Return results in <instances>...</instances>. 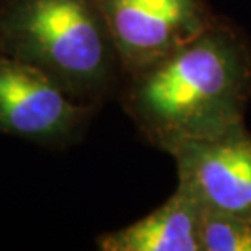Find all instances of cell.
Segmentation results:
<instances>
[{"mask_svg":"<svg viewBox=\"0 0 251 251\" xmlns=\"http://www.w3.org/2000/svg\"><path fill=\"white\" fill-rule=\"evenodd\" d=\"M121 106L145 142L163 152L245 123L251 44L225 18L157 62L127 74Z\"/></svg>","mask_w":251,"mask_h":251,"instance_id":"1","label":"cell"},{"mask_svg":"<svg viewBox=\"0 0 251 251\" xmlns=\"http://www.w3.org/2000/svg\"><path fill=\"white\" fill-rule=\"evenodd\" d=\"M0 52L101 106L123 70L100 0H0Z\"/></svg>","mask_w":251,"mask_h":251,"instance_id":"2","label":"cell"},{"mask_svg":"<svg viewBox=\"0 0 251 251\" xmlns=\"http://www.w3.org/2000/svg\"><path fill=\"white\" fill-rule=\"evenodd\" d=\"M98 109L74 100L39 69L0 52V135L65 149L82 139Z\"/></svg>","mask_w":251,"mask_h":251,"instance_id":"3","label":"cell"},{"mask_svg":"<svg viewBox=\"0 0 251 251\" xmlns=\"http://www.w3.org/2000/svg\"><path fill=\"white\" fill-rule=\"evenodd\" d=\"M100 3L123 77L176 51L219 18L207 0H100Z\"/></svg>","mask_w":251,"mask_h":251,"instance_id":"4","label":"cell"},{"mask_svg":"<svg viewBox=\"0 0 251 251\" xmlns=\"http://www.w3.org/2000/svg\"><path fill=\"white\" fill-rule=\"evenodd\" d=\"M178 188L202 209L251 210V132L247 126L178 144L168 152Z\"/></svg>","mask_w":251,"mask_h":251,"instance_id":"5","label":"cell"},{"mask_svg":"<svg viewBox=\"0 0 251 251\" xmlns=\"http://www.w3.org/2000/svg\"><path fill=\"white\" fill-rule=\"evenodd\" d=\"M202 207L178 188L142 219L97 238L101 251H202Z\"/></svg>","mask_w":251,"mask_h":251,"instance_id":"6","label":"cell"},{"mask_svg":"<svg viewBox=\"0 0 251 251\" xmlns=\"http://www.w3.org/2000/svg\"><path fill=\"white\" fill-rule=\"evenodd\" d=\"M202 251H251V210L202 209Z\"/></svg>","mask_w":251,"mask_h":251,"instance_id":"7","label":"cell"}]
</instances>
